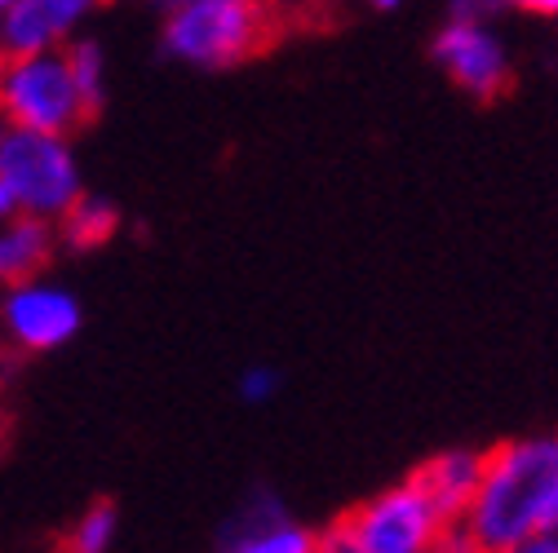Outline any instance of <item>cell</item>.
I'll use <instances>...</instances> for the list:
<instances>
[{"label":"cell","mask_w":558,"mask_h":553,"mask_svg":"<svg viewBox=\"0 0 558 553\" xmlns=\"http://www.w3.org/2000/svg\"><path fill=\"white\" fill-rule=\"evenodd\" d=\"M368 5H373V10H399L403 0H368Z\"/></svg>","instance_id":"ffe728a7"},{"label":"cell","mask_w":558,"mask_h":553,"mask_svg":"<svg viewBox=\"0 0 558 553\" xmlns=\"http://www.w3.org/2000/svg\"><path fill=\"white\" fill-rule=\"evenodd\" d=\"M435 62L457 89H465L478 102H497L514 76L510 53H506L501 36L487 27V19L452 14L435 36Z\"/></svg>","instance_id":"8992f818"},{"label":"cell","mask_w":558,"mask_h":553,"mask_svg":"<svg viewBox=\"0 0 558 553\" xmlns=\"http://www.w3.org/2000/svg\"><path fill=\"white\" fill-rule=\"evenodd\" d=\"M102 0H14L0 14L5 53H36V49H66L85 23L98 14Z\"/></svg>","instance_id":"9c48e42d"},{"label":"cell","mask_w":558,"mask_h":553,"mask_svg":"<svg viewBox=\"0 0 558 553\" xmlns=\"http://www.w3.org/2000/svg\"><path fill=\"white\" fill-rule=\"evenodd\" d=\"M270 40V10L262 0H182L165 10V53L199 66V72H222L253 58Z\"/></svg>","instance_id":"3957f363"},{"label":"cell","mask_w":558,"mask_h":553,"mask_svg":"<svg viewBox=\"0 0 558 553\" xmlns=\"http://www.w3.org/2000/svg\"><path fill=\"white\" fill-rule=\"evenodd\" d=\"M549 19H558V0H554V14H549Z\"/></svg>","instance_id":"cb8c5ba5"},{"label":"cell","mask_w":558,"mask_h":553,"mask_svg":"<svg viewBox=\"0 0 558 553\" xmlns=\"http://www.w3.org/2000/svg\"><path fill=\"white\" fill-rule=\"evenodd\" d=\"M10 5H14V0H0V14H5V10H10Z\"/></svg>","instance_id":"7402d4cb"},{"label":"cell","mask_w":558,"mask_h":553,"mask_svg":"<svg viewBox=\"0 0 558 553\" xmlns=\"http://www.w3.org/2000/svg\"><path fill=\"white\" fill-rule=\"evenodd\" d=\"M510 10H532V14H554V0H501Z\"/></svg>","instance_id":"ac0fdd59"},{"label":"cell","mask_w":558,"mask_h":553,"mask_svg":"<svg viewBox=\"0 0 558 553\" xmlns=\"http://www.w3.org/2000/svg\"><path fill=\"white\" fill-rule=\"evenodd\" d=\"M0 177L19 195L23 213L58 222L85 195V173L62 133L5 124L0 133Z\"/></svg>","instance_id":"5b68a950"},{"label":"cell","mask_w":558,"mask_h":553,"mask_svg":"<svg viewBox=\"0 0 558 553\" xmlns=\"http://www.w3.org/2000/svg\"><path fill=\"white\" fill-rule=\"evenodd\" d=\"M0 58H5V32H0Z\"/></svg>","instance_id":"603a6c76"},{"label":"cell","mask_w":558,"mask_h":553,"mask_svg":"<svg viewBox=\"0 0 558 553\" xmlns=\"http://www.w3.org/2000/svg\"><path fill=\"white\" fill-rule=\"evenodd\" d=\"M151 5H160V10H173V5H182V0H151Z\"/></svg>","instance_id":"44dd1931"},{"label":"cell","mask_w":558,"mask_h":553,"mask_svg":"<svg viewBox=\"0 0 558 553\" xmlns=\"http://www.w3.org/2000/svg\"><path fill=\"white\" fill-rule=\"evenodd\" d=\"M0 133H5V120H0Z\"/></svg>","instance_id":"d4e9b609"},{"label":"cell","mask_w":558,"mask_h":553,"mask_svg":"<svg viewBox=\"0 0 558 553\" xmlns=\"http://www.w3.org/2000/svg\"><path fill=\"white\" fill-rule=\"evenodd\" d=\"M493 10H501V0H452V14L461 19H487Z\"/></svg>","instance_id":"2e32d148"},{"label":"cell","mask_w":558,"mask_h":553,"mask_svg":"<svg viewBox=\"0 0 558 553\" xmlns=\"http://www.w3.org/2000/svg\"><path fill=\"white\" fill-rule=\"evenodd\" d=\"M89 115L94 111L76 85L66 49H36V53L0 58V120L5 124L72 137Z\"/></svg>","instance_id":"277c9868"},{"label":"cell","mask_w":558,"mask_h":553,"mask_svg":"<svg viewBox=\"0 0 558 553\" xmlns=\"http://www.w3.org/2000/svg\"><path fill=\"white\" fill-rule=\"evenodd\" d=\"M448 518L435 509L426 488L416 478H403L395 488L368 496L345 518H337L324 536V553H430L448 536Z\"/></svg>","instance_id":"7a4b0ae2"},{"label":"cell","mask_w":558,"mask_h":553,"mask_svg":"<svg viewBox=\"0 0 558 553\" xmlns=\"http://www.w3.org/2000/svg\"><path fill=\"white\" fill-rule=\"evenodd\" d=\"M66 58H72V72H76V85H81L89 111H98L102 94H107V53H102V45L76 36L72 45H66Z\"/></svg>","instance_id":"5bb4252c"},{"label":"cell","mask_w":558,"mask_h":553,"mask_svg":"<svg viewBox=\"0 0 558 553\" xmlns=\"http://www.w3.org/2000/svg\"><path fill=\"white\" fill-rule=\"evenodd\" d=\"M558 482V434H532L483 452L478 492L457 523L470 553H523L549 514Z\"/></svg>","instance_id":"6da1fadb"},{"label":"cell","mask_w":558,"mask_h":553,"mask_svg":"<svg viewBox=\"0 0 558 553\" xmlns=\"http://www.w3.org/2000/svg\"><path fill=\"white\" fill-rule=\"evenodd\" d=\"M116 231H120V213H116V204L102 199V195H81L72 209L58 218V239L66 248H76V253L102 248Z\"/></svg>","instance_id":"7c38bea8"},{"label":"cell","mask_w":558,"mask_h":553,"mask_svg":"<svg viewBox=\"0 0 558 553\" xmlns=\"http://www.w3.org/2000/svg\"><path fill=\"white\" fill-rule=\"evenodd\" d=\"M0 319H5V332L19 351L27 355H45V351H62L85 323V310L81 302L49 284V280H23V284H10L5 293V306H0Z\"/></svg>","instance_id":"52a82bcc"},{"label":"cell","mask_w":558,"mask_h":553,"mask_svg":"<svg viewBox=\"0 0 558 553\" xmlns=\"http://www.w3.org/2000/svg\"><path fill=\"white\" fill-rule=\"evenodd\" d=\"M545 531L558 536V482H554V496H549V514H545Z\"/></svg>","instance_id":"d6986e66"},{"label":"cell","mask_w":558,"mask_h":553,"mask_svg":"<svg viewBox=\"0 0 558 553\" xmlns=\"http://www.w3.org/2000/svg\"><path fill=\"white\" fill-rule=\"evenodd\" d=\"M53 248H58V222L32 218V213L5 218L0 222V284L10 288L23 280H36L49 266Z\"/></svg>","instance_id":"8fae6325"},{"label":"cell","mask_w":558,"mask_h":553,"mask_svg":"<svg viewBox=\"0 0 558 553\" xmlns=\"http://www.w3.org/2000/svg\"><path fill=\"white\" fill-rule=\"evenodd\" d=\"M279 385H284V377H279L270 364H253V368H244V372H240L235 394H240V403L262 407V403H270V398L279 394Z\"/></svg>","instance_id":"9a60e30c"},{"label":"cell","mask_w":558,"mask_h":553,"mask_svg":"<svg viewBox=\"0 0 558 553\" xmlns=\"http://www.w3.org/2000/svg\"><path fill=\"white\" fill-rule=\"evenodd\" d=\"M218 544L231 553H311V549H319V531L302 527L279 505V496L257 492L222 523Z\"/></svg>","instance_id":"ba28073f"},{"label":"cell","mask_w":558,"mask_h":553,"mask_svg":"<svg viewBox=\"0 0 558 553\" xmlns=\"http://www.w3.org/2000/svg\"><path fill=\"white\" fill-rule=\"evenodd\" d=\"M19 213H23L19 195L10 191V182H5V177H0V222H5V218H19Z\"/></svg>","instance_id":"e0dca14e"},{"label":"cell","mask_w":558,"mask_h":553,"mask_svg":"<svg viewBox=\"0 0 558 553\" xmlns=\"http://www.w3.org/2000/svg\"><path fill=\"white\" fill-rule=\"evenodd\" d=\"M416 482L426 488V496L435 501V509L457 527L478 492V478H483V452H470V447H452V452H439L430 456L422 469L412 474Z\"/></svg>","instance_id":"30bf717a"},{"label":"cell","mask_w":558,"mask_h":553,"mask_svg":"<svg viewBox=\"0 0 558 553\" xmlns=\"http://www.w3.org/2000/svg\"><path fill=\"white\" fill-rule=\"evenodd\" d=\"M116 536H120V514H116V505H111V501H94V505L76 518V527H72V536H66V544H72L76 553H107V549L116 544Z\"/></svg>","instance_id":"4fadbf2b"}]
</instances>
